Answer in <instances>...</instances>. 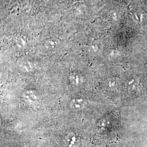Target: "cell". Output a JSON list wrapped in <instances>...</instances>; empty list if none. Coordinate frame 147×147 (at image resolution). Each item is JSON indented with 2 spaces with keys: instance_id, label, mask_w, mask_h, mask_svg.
Listing matches in <instances>:
<instances>
[]
</instances>
